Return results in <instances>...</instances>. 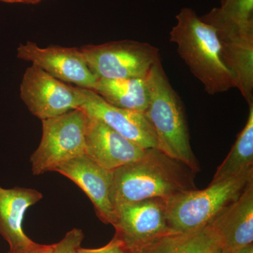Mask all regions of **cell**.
<instances>
[{
  "mask_svg": "<svg viewBox=\"0 0 253 253\" xmlns=\"http://www.w3.org/2000/svg\"><path fill=\"white\" fill-rule=\"evenodd\" d=\"M196 173L162 151L146 149L137 161L113 171V207L144 200H168L197 189Z\"/></svg>",
  "mask_w": 253,
  "mask_h": 253,
  "instance_id": "1",
  "label": "cell"
},
{
  "mask_svg": "<svg viewBox=\"0 0 253 253\" xmlns=\"http://www.w3.org/2000/svg\"><path fill=\"white\" fill-rule=\"evenodd\" d=\"M169 36L178 54L208 94H219L236 88L234 76L223 59L217 31L194 9L184 7L179 11Z\"/></svg>",
  "mask_w": 253,
  "mask_h": 253,
  "instance_id": "2",
  "label": "cell"
},
{
  "mask_svg": "<svg viewBox=\"0 0 253 253\" xmlns=\"http://www.w3.org/2000/svg\"><path fill=\"white\" fill-rule=\"evenodd\" d=\"M150 99L144 115L157 137L160 150L169 157L200 171L194 154L184 106L158 60L149 75Z\"/></svg>",
  "mask_w": 253,
  "mask_h": 253,
  "instance_id": "3",
  "label": "cell"
},
{
  "mask_svg": "<svg viewBox=\"0 0 253 253\" xmlns=\"http://www.w3.org/2000/svg\"><path fill=\"white\" fill-rule=\"evenodd\" d=\"M253 179V168L239 175L166 200L168 226L174 232L201 230L234 204Z\"/></svg>",
  "mask_w": 253,
  "mask_h": 253,
  "instance_id": "4",
  "label": "cell"
},
{
  "mask_svg": "<svg viewBox=\"0 0 253 253\" xmlns=\"http://www.w3.org/2000/svg\"><path fill=\"white\" fill-rule=\"evenodd\" d=\"M89 117L81 109L42 120V134L31 156L34 175L54 172L63 163L84 154Z\"/></svg>",
  "mask_w": 253,
  "mask_h": 253,
  "instance_id": "5",
  "label": "cell"
},
{
  "mask_svg": "<svg viewBox=\"0 0 253 253\" xmlns=\"http://www.w3.org/2000/svg\"><path fill=\"white\" fill-rule=\"evenodd\" d=\"M80 49L97 79L146 78L161 59L157 47L134 41L87 44Z\"/></svg>",
  "mask_w": 253,
  "mask_h": 253,
  "instance_id": "6",
  "label": "cell"
},
{
  "mask_svg": "<svg viewBox=\"0 0 253 253\" xmlns=\"http://www.w3.org/2000/svg\"><path fill=\"white\" fill-rule=\"evenodd\" d=\"M20 94L30 112L41 121L78 109L84 102L81 88L66 84L35 65L23 75Z\"/></svg>",
  "mask_w": 253,
  "mask_h": 253,
  "instance_id": "7",
  "label": "cell"
},
{
  "mask_svg": "<svg viewBox=\"0 0 253 253\" xmlns=\"http://www.w3.org/2000/svg\"><path fill=\"white\" fill-rule=\"evenodd\" d=\"M115 237L133 253L173 233L166 217V200L156 198L115 208Z\"/></svg>",
  "mask_w": 253,
  "mask_h": 253,
  "instance_id": "8",
  "label": "cell"
},
{
  "mask_svg": "<svg viewBox=\"0 0 253 253\" xmlns=\"http://www.w3.org/2000/svg\"><path fill=\"white\" fill-rule=\"evenodd\" d=\"M18 59L29 61L59 81L78 87L94 89L97 78L89 69L80 48L50 46L42 48L27 42L17 49Z\"/></svg>",
  "mask_w": 253,
  "mask_h": 253,
  "instance_id": "9",
  "label": "cell"
},
{
  "mask_svg": "<svg viewBox=\"0 0 253 253\" xmlns=\"http://www.w3.org/2000/svg\"><path fill=\"white\" fill-rule=\"evenodd\" d=\"M81 90L84 102L78 109L86 116L105 123L143 149L160 150L157 137L144 113L113 106L91 89L81 88Z\"/></svg>",
  "mask_w": 253,
  "mask_h": 253,
  "instance_id": "10",
  "label": "cell"
},
{
  "mask_svg": "<svg viewBox=\"0 0 253 253\" xmlns=\"http://www.w3.org/2000/svg\"><path fill=\"white\" fill-rule=\"evenodd\" d=\"M54 172L68 178L81 188L94 205L100 220L113 225L116 213L111 201L113 171L101 167L85 154L63 163Z\"/></svg>",
  "mask_w": 253,
  "mask_h": 253,
  "instance_id": "11",
  "label": "cell"
},
{
  "mask_svg": "<svg viewBox=\"0 0 253 253\" xmlns=\"http://www.w3.org/2000/svg\"><path fill=\"white\" fill-rule=\"evenodd\" d=\"M146 150L99 120L89 117L84 154L101 167L115 170L137 161Z\"/></svg>",
  "mask_w": 253,
  "mask_h": 253,
  "instance_id": "12",
  "label": "cell"
},
{
  "mask_svg": "<svg viewBox=\"0 0 253 253\" xmlns=\"http://www.w3.org/2000/svg\"><path fill=\"white\" fill-rule=\"evenodd\" d=\"M38 190L16 187L4 189L0 186V235L9 245L8 253H22L36 249L34 242L23 229L26 211L42 199Z\"/></svg>",
  "mask_w": 253,
  "mask_h": 253,
  "instance_id": "13",
  "label": "cell"
},
{
  "mask_svg": "<svg viewBox=\"0 0 253 253\" xmlns=\"http://www.w3.org/2000/svg\"><path fill=\"white\" fill-rule=\"evenodd\" d=\"M208 226L224 253L253 244V179L239 199Z\"/></svg>",
  "mask_w": 253,
  "mask_h": 253,
  "instance_id": "14",
  "label": "cell"
},
{
  "mask_svg": "<svg viewBox=\"0 0 253 253\" xmlns=\"http://www.w3.org/2000/svg\"><path fill=\"white\" fill-rule=\"evenodd\" d=\"M217 36L223 59L234 76L236 88L249 106L253 104V35Z\"/></svg>",
  "mask_w": 253,
  "mask_h": 253,
  "instance_id": "15",
  "label": "cell"
},
{
  "mask_svg": "<svg viewBox=\"0 0 253 253\" xmlns=\"http://www.w3.org/2000/svg\"><path fill=\"white\" fill-rule=\"evenodd\" d=\"M93 90L113 106L144 113L150 99L149 76L128 79H97Z\"/></svg>",
  "mask_w": 253,
  "mask_h": 253,
  "instance_id": "16",
  "label": "cell"
},
{
  "mask_svg": "<svg viewBox=\"0 0 253 253\" xmlns=\"http://www.w3.org/2000/svg\"><path fill=\"white\" fill-rule=\"evenodd\" d=\"M201 18L219 35H253V0H226Z\"/></svg>",
  "mask_w": 253,
  "mask_h": 253,
  "instance_id": "17",
  "label": "cell"
},
{
  "mask_svg": "<svg viewBox=\"0 0 253 253\" xmlns=\"http://www.w3.org/2000/svg\"><path fill=\"white\" fill-rule=\"evenodd\" d=\"M219 251L217 240L207 226L194 232L170 233L136 253H217Z\"/></svg>",
  "mask_w": 253,
  "mask_h": 253,
  "instance_id": "18",
  "label": "cell"
},
{
  "mask_svg": "<svg viewBox=\"0 0 253 253\" xmlns=\"http://www.w3.org/2000/svg\"><path fill=\"white\" fill-rule=\"evenodd\" d=\"M244 129L240 132L231 151L217 168L211 184L226 180L253 168V104Z\"/></svg>",
  "mask_w": 253,
  "mask_h": 253,
  "instance_id": "19",
  "label": "cell"
},
{
  "mask_svg": "<svg viewBox=\"0 0 253 253\" xmlns=\"http://www.w3.org/2000/svg\"><path fill=\"white\" fill-rule=\"evenodd\" d=\"M84 238L83 230L75 228L68 231L59 242L53 244L51 253H78Z\"/></svg>",
  "mask_w": 253,
  "mask_h": 253,
  "instance_id": "20",
  "label": "cell"
},
{
  "mask_svg": "<svg viewBox=\"0 0 253 253\" xmlns=\"http://www.w3.org/2000/svg\"><path fill=\"white\" fill-rule=\"evenodd\" d=\"M78 253H134L126 248L122 241L113 236L112 240L106 246L98 249L80 248Z\"/></svg>",
  "mask_w": 253,
  "mask_h": 253,
  "instance_id": "21",
  "label": "cell"
},
{
  "mask_svg": "<svg viewBox=\"0 0 253 253\" xmlns=\"http://www.w3.org/2000/svg\"><path fill=\"white\" fill-rule=\"evenodd\" d=\"M53 249V244L44 245L40 244L36 249L22 253H51Z\"/></svg>",
  "mask_w": 253,
  "mask_h": 253,
  "instance_id": "22",
  "label": "cell"
},
{
  "mask_svg": "<svg viewBox=\"0 0 253 253\" xmlns=\"http://www.w3.org/2000/svg\"><path fill=\"white\" fill-rule=\"evenodd\" d=\"M43 0H0V1L10 4H36Z\"/></svg>",
  "mask_w": 253,
  "mask_h": 253,
  "instance_id": "23",
  "label": "cell"
},
{
  "mask_svg": "<svg viewBox=\"0 0 253 253\" xmlns=\"http://www.w3.org/2000/svg\"><path fill=\"white\" fill-rule=\"evenodd\" d=\"M221 252H222V251H221ZM231 253H253V244L245 246V247L236 250V251H234V252Z\"/></svg>",
  "mask_w": 253,
  "mask_h": 253,
  "instance_id": "24",
  "label": "cell"
},
{
  "mask_svg": "<svg viewBox=\"0 0 253 253\" xmlns=\"http://www.w3.org/2000/svg\"><path fill=\"white\" fill-rule=\"evenodd\" d=\"M226 0H220L221 4H222L223 3H224V1H225Z\"/></svg>",
  "mask_w": 253,
  "mask_h": 253,
  "instance_id": "25",
  "label": "cell"
},
{
  "mask_svg": "<svg viewBox=\"0 0 253 253\" xmlns=\"http://www.w3.org/2000/svg\"><path fill=\"white\" fill-rule=\"evenodd\" d=\"M217 253H223L222 252H221V251L220 250V251H219V252H218Z\"/></svg>",
  "mask_w": 253,
  "mask_h": 253,
  "instance_id": "26",
  "label": "cell"
}]
</instances>
